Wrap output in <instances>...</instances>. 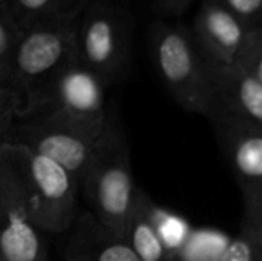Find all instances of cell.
<instances>
[{
  "label": "cell",
  "mask_w": 262,
  "mask_h": 261,
  "mask_svg": "<svg viewBox=\"0 0 262 261\" xmlns=\"http://www.w3.org/2000/svg\"><path fill=\"white\" fill-rule=\"evenodd\" d=\"M83 9L48 17L20 34L9 75L18 120L43 112L61 74L78 60L75 37Z\"/></svg>",
  "instance_id": "1"
},
{
  "label": "cell",
  "mask_w": 262,
  "mask_h": 261,
  "mask_svg": "<svg viewBox=\"0 0 262 261\" xmlns=\"http://www.w3.org/2000/svg\"><path fill=\"white\" fill-rule=\"evenodd\" d=\"M89 212L107 229L124 235L135 202L137 186L130 165V148L117 115L107 118L81 178Z\"/></svg>",
  "instance_id": "2"
},
{
  "label": "cell",
  "mask_w": 262,
  "mask_h": 261,
  "mask_svg": "<svg viewBox=\"0 0 262 261\" xmlns=\"http://www.w3.org/2000/svg\"><path fill=\"white\" fill-rule=\"evenodd\" d=\"M149 38L155 69L172 98L184 111L209 118L212 111L209 65L190 28L178 22L157 20L150 26Z\"/></svg>",
  "instance_id": "3"
},
{
  "label": "cell",
  "mask_w": 262,
  "mask_h": 261,
  "mask_svg": "<svg viewBox=\"0 0 262 261\" xmlns=\"http://www.w3.org/2000/svg\"><path fill=\"white\" fill-rule=\"evenodd\" d=\"M0 151L14 165L25 186L37 229L54 235L66 234L80 212L78 178L29 148L3 143Z\"/></svg>",
  "instance_id": "4"
},
{
  "label": "cell",
  "mask_w": 262,
  "mask_h": 261,
  "mask_svg": "<svg viewBox=\"0 0 262 261\" xmlns=\"http://www.w3.org/2000/svg\"><path fill=\"white\" fill-rule=\"evenodd\" d=\"M78 62L107 86L123 77L130 58V29L123 12L103 2L86 5L77 26Z\"/></svg>",
  "instance_id": "5"
},
{
  "label": "cell",
  "mask_w": 262,
  "mask_h": 261,
  "mask_svg": "<svg viewBox=\"0 0 262 261\" xmlns=\"http://www.w3.org/2000/svg\"><path fill=\"white\" fill-rule=\"evenodd\" d=\"M104 88L95 72L75 60L58 78L49 105L40 114L98 140L111 114L104 103Z\"/></svg>",
  "instance_id": "6"
},
{
  "label": "cell",
  "mask_w": 262,
  "mask_h": 261,
  "mask_svg": "<svg viewBox=\"0 0 262 261\" xmlns=\"http://www.w3.org/2000/svg\"><path fill=\"white\" fill-rule=\"evenodd\" d=\"M0 260L48 261L25 186L0 151Z\"/></svg>",
  "instance_id": "7"
},
{
  "label": "cell",
  "mask_w": 262,
  "mask_h": 261,
  "mask_svg": "<svg viewBox=\"0 0 262 261\" xmlns=\"http://www.w3.org/2000/svg\"><path fill=\"white\" fill-rule=\"evenodd\" d=\"M3 143L20 145L51 158L78 178L81 186L97 140L46 114H38L18 125L14 123Z\"/></svg>",
  "instance_id": "8"
},
{
  "label": "cell",
  "mask_w": 262,
  "mask_h": 261,
  "mask_svg": "<svg viewBox=\"0 0 262 261\" xmlns=\"http://www.w3.org/2000/svg\"><path fill=\"white\" fill-rule=\"evenodd\" d=\"M218 142L243 195V205L262 214V129L213 117Z\"/></svg>",
  "instance_id": "9"
},
{
  "label": "cell",
  "mask_w": 262,
  "mask_h": 261,
  "mask_svg": "<svg viewBox=\"0 0 262 261\" xmlns=\"http://www.w3.org/2000/svg\"><path fill=\"white\" fill-rule=\"evenodd\" d=\"M190 32L212 68L236 66L250 26L215 0H200Z\"/></svg>",
  "instance_id": "10"
},
{
  "label": "cell",
  "mask_w": 262,
  "mask_h": 261,
  "mask_svg": "<svg viewBox=\"0 0 262 261\" xmlns=\"http://www.w3.org/2000/svg\"><path fill=\"white\" fill-rule=\"evenodd\" d=\"M212 111L207 120L224 117L262 129V83L239 66H209Z\"/></svg>",
  "instance_id": "11"
},
{
  "label": "cell",
  "mask_w": 262,
  "mask_h": 261,
  "mask_svg": "<svg viewBox=\"0 0 262 261\" xmlns=\"http://www.w3.org/2000/svg\"><path fill=\"white\" fill-rule=\"evenodd\" d=\"M66 234V261H141L124 235L107 229L89 211H80Z\"/></svg>",
  "instance_id": "12"
},
{
  "label": "cell",
  "mask_w": 262,
  "mask_h": 261,
  "mask_svg": "<svg viewBox=\"0 0 262 261\" xmlns=\"http://www.w3.org/2000/svg\"><path fill=\"white\" fill-rule=\"evenodd\" d=\"M150 203L152 198L138 188L124 237L141 261H175L158 235L150 214Z\"/></svg>",
  "instance_id": "13"
},
{
  "label": "cell",
  "mask_w": 262,
  "mask_h": 261,
  "mask_svg": "<svg viewBox=\"0 0 262 261\" xmlns=\"http://www.w3.org/2000/svg\"><path fill=\"white\" fill-rule=\"evenodd\" d=\"M220 261H262V214L244 206L238 232L227 242Z\"/></svg>",
  "instance_id": "14"
},
{
  "label": "cell",
  "mask_w": 262,
  "mask_h": 261,
  "mask_svg": "<svg viewBox=\"0 0 262 261\" xmlns=\"http://www.w3.org/2000/svg\"><path fill=\"white\" fill-rule=\"evenodd\" d=\"M5 5L18 32V37L26 29L48 17L81 9L86 6L71 3V0H5Z\"/></svg>",
  "instance_id": "15"
},
{
  "label": "cell",
  "mask_w": 262,
  "mask_h": 261,
  "mask_svg": "<svg viewBox=\"0 0 262 261\" xmlns=\"http://www.w3.org/2000/svg\"><path fill=\"white\" fill-rule=\"evenodd\" d=\"M150 214H152V220L155 223L160 238L163 240L164 246L177 261L178 255L187 245L189 238L192 237L193 228L181 215L173 214L158 206L154 202L150 203Z\"/></svg>",
  "instance_id": "16"
},
{
  "label": "cell",
  "mask_w": 262,
  "mask_h": 261,
  "mask_svg": "<svg viewBox=\"0 0 262 261\" xmlns=\"http://www.w3.org/2000/svg\"><path fill=\"white\" fill-rule=\"evenodd\" d=\"M18 32L9 17L5 0H0V82L9 88V75Z\"/></svg>",
  "instance_id": "17"
},
{
  "label": "cell",
  "mask_w": 262,
  "mask_h": 261,
  "mask_svg": "<svg viewBox=\"0 0 262 261\" xmlns=\"http://www.w3.org/2000/svg\"><path fill=\"white\" fill-rule=\"evenodd\" d=\"M236 66L262 83V26L250 28Z\"/></svg>",
  "instance_id": "18"
},
{
  "label": "cell",
  "mask_w": 262,
  "mask_h": 261,
  "mask_svg": "<svg viewBox=\"0 0 262 261\" xmlns=\"http://www.w3.org/2000/svg\"><path fill=\"white\" fill-rule=\"evenodd\" d=\"M235 12L250 28L262 26V0H215Z\"/></svg>",
  "instance_id": "19"
},
{
  "label": "cell",
  "mask_w": 262,
  "mask_h": 261,
  "mask_svg": "<svg viewBox=\"0 0 262 261\" xmlns=\"http://www.w3.org/2000/svg\"><path fill=\"white\" fill-rule=\"evenodd\" d=\"M15 120L17 115H15V105H14L12 94L9 88H3L0 91V146L3 145L5 137L14 126Z\"/></svg>",
  "instance_id": "20"
},
{
  "label": "cell",
  "mask_w": 262,
  "mask_h": 261,
  "mask_svg": "<svg viewBox=\"0 0 262 261\" xmlns=\"http://www.w3.org/2000/svg\"><path fill=\"white\" fill-rule=\"evenodd\" d=\"M196 0H155L157 8L169 17L183 15Z\"/></svg>",
  "instance_id": "21"
},
{
  "label": "cell",
  "mask_w": 262,
  "mask_h": 261,
  "mask_svg": "<svg viewBox=\"0 0 262 261\" xmlns=\"http://www.w3.org/2000/svg\"><path fill=\"white\" fill-rule=\"evenodd\" d=\"M3 88H6V86H5V85H3V83H2V82H0V91H2V89H3Z\"/></svg>",
  "instance_id": "22"
},
{
  "label": "cell",
  "mask_w": 262,
  "mask_h": 261,
  "mask_svg": "<svg viewBox=\"0 0 262 261\" xmlns=\"http://www.w3.org/2000/svg\"><path fill=\"white\" fill-rule=\"evenodd\" d=\"M0 261H2V260H0Z\"/></svg>",
  "instance_id": "23"
}]
</instances>
